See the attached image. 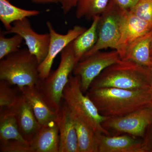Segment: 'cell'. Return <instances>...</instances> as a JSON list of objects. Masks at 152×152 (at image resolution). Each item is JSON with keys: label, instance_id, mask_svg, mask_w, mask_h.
<instances>
[{"label": "cell", "instance_id": "cell-1", "mask_svg": "<svg viewBox=\"0 0 152 152\" xmlns=\"http://www.w3.org/2000/svg\"><path fill=\"white\" fill-rule=\"evenodd\" d=\"M86 94L96 105L100 114L107 118L124 116L152 103V88H102L89 89Z\"/></svg>", "mask_w": 152, "mask_h": 152}, {"label": "cell", "instance_id": "cell-2", "mask_svg": "<svg viewBox=\"0 0 152 152\" xmlns=\"http://www.w3.org/2000/svg\"><path fill=\"white\" fill-rule=\"evenodd\" d=\"M151 83V74L149 68L133 61L121 59L105 69L93 81L89 89H145L152 88Z\"/></svg>", "mask_w": 152, "mask_h": 152}, {"label": "cell", "instance_id": "cell-3", "mask_svg": "<svg viewBox=\"0 0 152 152\" xmlns=\"http://www.w3.org/2000/svg\"><path fill=\"white\" fill-rule=\"evenodd\" d=\"M39 62L27 48L19 50L0 61V80L16 86L19 90L25 87L39 86L42 80Z\"/></svg>", "mask_w": 152, "mask_h": 152}, {"label": "cell", "instance_id": "cell-4", "mask_svg": "<svg viewBox=\"0 0 152 152\" xmlns=\"http://www.w3.org/2000/svg\"><path fill=\"white\" fill-rule=\"evenodd\" d=\"M80 78L71 75L63 94V100L72 111L89 125L96 133L110 134L102 126L108 118L102 115L96 105L82 91Z\"/></svg>", "mask_w": 152, "mask_h": 152}, {"label": "cell", "instance_id": "cell-5", "mask_svg": "<svg viewBox=\"0 0 152 152\" xmlns=\"http://www.w3.org/2000/svg\"><path fill=\"white\" fill-rule=\"evenodd\" d=\"M77 64L72 42L61 53V61L57 69L42 80L39 86L48 103L56 112L61 107L63 92Z\"/></svg>", "mask_w": 152, "mask_h": 152}, {"label": "cell", "instance_id": "cell-6", "mask_svg": "<svg viewBox=\"0 0 152 152\" xmlns=\"http://www.w3.org/2000/svg\"><path fill=\"white\" fill-rule=\"evenodd\" d=\"M124 11L114 0L110 1L105 10L100 15L96 42L82 59L104 49L110 48L116 50Z\"/></svg>", "mask_w": 152, "mask_h": 152}, {"label": "cell", "instance_id": "cell-7", "mask_svg": "<svg viewBox=\"0 0 152 152\" xmlns=\"http://www.w3.org/2000/svg\"><path fill=\"white\" fill-rule=\"evenodd\" d=\"M152 123V103L124 116L108 118L102 123V126L111 135L127 134L143 138Z\"/></svg>", "mask_w": 152, "mask_h": 152}, {"label": "cell", "instance_id": "cell-8", "mask_svg": "<svg viewBox=\"0 0 152 152\" xmlns=\"http://www.w3.org/2000/svg\"><path fill=\"white\" fill-rule=\"evenodd\" d=\"M121 59L116 50L109 52L101 50L82 59L77 63L73 72L74 75L80 78L83 92L85 94L88 91L93 81L105 69Z\"/></svg>", "mask_w": 152, "mask_h": 152}, {"label": "cell", "instance_id": "cell-9", "mask_svg": "<svg viewBox=\"0 0 152 152\" xmlns=\"http://www.w3.org/2000/svg\"><path fill=\"white\" fill-rule=\"evenodd\" d=\"M46 24L50 34V42L46 57L39 66V74L42 80L48 77L50 74L52 66L57 56L86 30L83 27L76 26L69 30L66 34H63L57 32L51 22H47Z\"/></svg>", "mask_w": 152, "mask_h": 152}, {"label": "cell", "instance_id": "cell-10", "mask_svg": "<svg viewBox=\"0 0 152 152\" xmlns=\"http://www.w3.org/2000/svg\"><path fill=\"white\" fill-rule=\"evenodd\" d=\"M12 27L4 34H17L25 41L30 53L34 56L39 64L46 57L50 42V34L48 33L40 34L33 29L29 20L26 18L14 23Z\"/></svg>", "mask_w": 152, "mask_h": 152}, {"label": "cell", "instance_id": "cell-11", "mask_svg": "<svg viewBox=\"0 0 152 152\" xmlns=\"http://www.w3.org/2000/svg\"><path fill=\"white\" fill-rule=\"evenodd\" d=\"M97 152H150L144 139L127 134L107 135L96 133Z\"/></svg>", "mask_w": 152, "mask_h": 152}, {"label": "cell", "instance_id": "cell-12", "mask_svg": "<svg viewBox=\"0 0 152 152\" xmlns=\"http://www.w3.org/2000/svg\"><path fill=\"white\" fill-rule=\"evenodd\" d=\"M152 30V24L139 18L130 10H124L116 50L121 59L130 44Z\"/></svg>", "mask_w": 152, "mask_h": 152}, {"label": "cell", "instance_id": "cell-13", "mask_svg": "<svg viewBox=\"0 0 152 152\" xmlns=\"http://www.w3.org/2000/svg\"><path fill=\"white\" fill-rule=\"evenodd\" d=\"M60 137L59 152H79L77 131L71 109L64 102L55 120Z\"/></svg>", "mask_w": 152, "mask_h": 152}, {"label": "cell", "instance_id": "cell-14", "mask_svg": "<svg viewBox=\"0 0 152 152\" xmlns=\"http://www.w3.org/2000/svg\"><path fill=\"white\" fill-rule=\"evenodd\" d=\"M19 90L31 106L36 118L41 126L55 121L57 112L48 103L39 86L25 87Z\"/></svg>", "mask_w": 152, "mask_h": 152}, {"label": "cell", "instance_id": "cell-15", "mask_svg": "<svg viewBox=\"0 0 152 152\" xmlns=\"http://www.w3.org/2000/svg\"><path fill=\"white\" fill-rule=\"evenodd\" d=\"M11 110L13 112L21 134L30 144L41 126L31 106L22 94L16 105Z\"/></svg>", "mask_w": 152, "mask_h": 152}, {"label": "cell", "instance_id": "cell-16", "mask_svg": "<svg viewBox=\"0 0 152 152\" xmlns=\"http://www.w3.org/2000/svg\"><path fill=\"white\" fill-rule=\"evenodd\" d=\"M30 145L34 152H59V132L56 121L41 126Z\"/></svg>", "mask_w": 152, "mask_h": 152}, {"label": "cell", "instance_id": "cell-17", "mask_svg": "<svg viewBox=\"0 0 152 152\" xmlns=\"http://www.w3.org/2000/svg\"><path fill=\"white\" fill-rule=\"evenodd\" d=\"M152 30L140 37L128 46L122 60L132 61L149 68L151 64V48Z\"/></svg>", "mask_w": 152, "mask_h": 152}, {"label": "cell", "instance_id": "cell-18", "mask_svg": "<svg viewBox=\"0 0 152 152\" xmlns=\"http://www.w3.org/2000/svg\"><path fill=\"white\" fill-rule=\"evenodd\" d=\"M99 18L100 15L94 17L91 26L72 42V48L77 63L96 42Z\"/></svg>", "mask_w": 152, "mask_h": 152}, {"label": "cell", "instance_id": "cell-19", "mask_svg": "<svg viewBox=\"0 0 152 152\" xmlns=\"http://www.w3.org/2000/svg\"><path fill=\"white\" fill-rule=\"evenodd\" d=\"M40 13L37 10H27L13 5L8 0H0V20L6 31L12 27V24L26 18L37 16Z\"/></svg>", "mask_w": 152, "mask_h": 152}, {"label": "cell", "instance_id": "cell-20", "mask_svg": "<svg viewBox=\"0 0 152 152\" xmlns=\"http://www.w3.org/2000/svg\"><path fill=\"white\" fill-rule=\"evenodd\" d=\"M72 113L77 131L79 152H97L96 132L76 114L72 112Z\"/></svg>", "mask_w": 152, "mask_h": 152}, {"label": "cell", "instance_id": "cell-21", "mask_svg": "<svg viewBox=\"0 0 152 152\" xmlns=\"http://www.w3.org/2000/svg\"><path fill=\"white\" fill-rule=\"evenodd\" d=\"M9 140H17L29 144L19 130L17 120L12 110L0 112V142Z\"/></svg>", "mask_w": 152, "mask_h": 152}, {"label": "cell", "instance_id": "cell-22", "mask_svg": "<svg viewBox=\"0 0 152 152\" xmlns=\"http://www.w3.org/2000/svg\"><path fill=\"white\" fill-rule=\"evenodd\" d=\"M111 0H79L76 6L75 15L77 19L85 18L92 20L95 16L103 12Z\"/></svg>", "mask_w": 152, "mask_h": 152}, {"label": "cell", "instance_id": "cell-23", "mask_svg": "<svg viewBox=\"0 0 152 152\" xmlns=\"http://www.w3.org/2000/svg\"><path fill=\"white\" fill-rule=\"evenodd\" d=\"M11 85L4 80L0 82V112L12 110L22 96L17 94Z\"/></svg>", "mask_w": 152, "mask_h": 152}, {"label": "cell", "instance_id": "cell-24", "mask_svg": "<svg viewBox=\"0 0 152 152\" xmlns=\"http://www.w3.org/2000/svg\"><path fill=\"white\" fill-rule=\"evenodd\" d=\"M23 39L17 34L11 37H6L4 32L0 34V60L20 50Z\"/></svg>", "mask_w": 152, "mask_h": 152}, {"label": "cell", "instance_id": "cell-25", "mask_svg": "<svg viewBox=\"0 0 152 152\" xmlns=\"http://www.w3.org/2000/svg\"><path fill=\"white\" fill-rule=\"evenodd\" d=\"M130 11L139 18L152 24V0H139Z\"/></svg>", "mask_w": 152, "mask_h": 152}, {"label": "cell", "instance_id": "cell-26", "mask_svg": "<svg viewBox=\"0 0 152 152\" xmlns=\"http://www.w3.org/2000/svg\"><path fill=\"white\" fill-rule=\"evenodd\" d=\"M0 152H34L30 144L17 140L0 142Z\"/></svg>", "mask_w": 152, "mask_h": 152}, {"label": "cell", "instance_id": "cell-27", "mask_svg": "<svg viewBox=\"0 0 152 152\" xmlns=\"http://www.w3.org/2000/svg\"><path fill=\"white\" fill-rule=\"evenodd\" d=\"M61 5L63 12L66 15L72 9L76 7L79 0H56Z\"/></svg>", "mask_w": 152, "mask_h": 152}, {"label": "cell", "instance_id": "cell-28", "mask_svg": "<svg viewBox=\"0 0 152 152\" xmlns=\"http://www.w3.org/2000/svg\"><path fill=\"white\" fill-rule=\"evenodd\" d=\"M121 9L124 10H130L139 0H114Z\"/></svg>", "mask_w": 152, "mask_h": 152}, {"label": "cell", "instance_id": "cell-29", "mask_svg": "<svg viewBox=\"0 0 152 152\" xmlns=\"http://www.w3.org/2000/svg\"><path fill=\"white\" fill-rule=\"evenodd\" d=\"M143 139L148 147L150 152H152V123L147 129Z\"/></svg>", "mask_w": 152, "mask_h": 152}, {"label": "cell", "instance_id": "cell-30", "mask_svg": "<svg viewBox=\"0 0 152 152\" xmlns=\"http://www.w3.org/2000/svg\"><path fill=\"white\" fill-rule=\"evenodd\" d=\"M31 1L36 4H41L58 3L56 0H31Z\"/></svg>", "mask_w": 152, "mask_h": 152}, {"label": "cell", "instance_id": "cell-31", "mask_svg": "<svg viewBox=\"0 0 152 152\" xmlns=\"http://www.w3.org/2000/svg\"><path fill=\"white\" fill-rule=\"evenodd\" d=\"M149 69H150V70L151 71V74L152 75V83H151V88L152 89V63L151 64V65L149 67Z\"/></svg>", "mask_w": 152, "mask_h": 152}, {"label": "cell", "instance_id": "cell-32", "mask_svg": "<svg viewBox=\"0 0 152 152\" xmlns=\"http://www.w3.org/2000/svg\"><path fill=\"white\" fill-rule=\"evenodd\" d=\"M151 56L152 57V41L151 44Z\"/></svg>", "mask_w": 152, "mask_h": 152}]
</instances>
